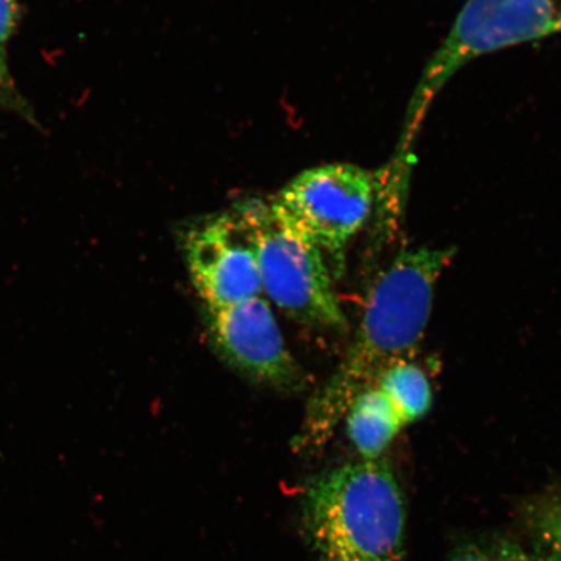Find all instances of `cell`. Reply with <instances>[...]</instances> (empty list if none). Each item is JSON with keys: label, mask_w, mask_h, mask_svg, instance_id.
I'll list each match as a JSON object with an SVG mask.
<instances>
[{"label": "cell", "mask_w": 561, "mask_h": 561, "mask_svg": "<svg viewBox=\"0 0 561 561\" xmlns=\"http://www.w3.org/2000/svg\"><path fill=\"white\" fill-rule=\"evenodd\" d=\"M377 179L353 164L305 171L271 202L273 210L322 252L340 254L369 219Z\"/></svg>", "instance_id": "5"}, {"label": "cell", "mask_w": 561, "mask_h": 561, "mask_svg": "<svg viewBox=\"0 0 561 561\" xmlns=\"http://www.w3.org/2000/svg\"><path fill=\"white\" fill-rule=\"evenodd\" d=\"M20 20L18 0H0V48L7 45L15 33Z\"/></svg>", "instance_id": "12"}, {"label": "cell", "mask_w": 561, "mask_h": 561, "mask_svg": "<svg viewBox=\"0 0 561 561\" xmlns=\"http://www.w3.org/2000/svg\"><path fill=\"white\" fill-rule=\"evenodd\" d=\"M454 249L399 252L377 278L353 346L308 405L294 446L314 450L333 436L355 398L374 388L386 370L409 362L430 322L434 291Z\"/></svg>", "instance_id": "1"}, {"label": "cell", "mask_w": 561, "mask_h": 561, "mask_svg": "<svg viewBox=\"0 0 561 561\" xmlns=\"http://www.w3.org/2000/svg\"><path fill=\"white\" fill-rule=\"evenodd\" d=\"M542 529L545 536L561 550V504L543 517Z\"/></svg>", "instance_id": "13"}, {"label": "cell", "mask_w": 561, "mask_h": 561, "mask_svg": "<svg viewBox=\"0 0 561 561\" xmlns=\"http://www.w3.org/2000/svg\"><path fill=\"white\" fill-rule=\"evenodd\" d=\"M234 210L254 242L263 293L272 304L304 324L345 327L319 245L280 219L271 203L251 201Z\"/></svg>", "instance_id": "4"}, {"label": "cell", "mask_w": 561, "mask_h": 561, "mask_svg": "<svg viewBox=\"0 0 561 561\" xmlns=\"http://www.w3.org/2000/svg\"><path fill=\"white\" fill-rule=\"evenodd\" d=\"M376 388L396 411L403 425L416 423L430 412L433 402L425 371L410 362L396 364L380 377Z\"/></svg>", "instance_id": "9"}, {"label": "cell", "mask_w": 561, "mask_h": 561, "mask_svg": "<svg viewBox=\"0 0 561 561\" xmlns=\"http://www.w3.org/2000/svg\"><path fill=\"white\" fill-rule=\"evenodd\" d=\"M546 561H561V550L557 549L553 551L551 556L546 559Z\"/></svg>", "instance_id": "14"}, {"label": "cell", "mask_w": 561, "mask_h": 561, "mask_svg": "<svg viewBox=\"0 0 561 561\" xmlns=\"http://www.w3.org/2000/svg\"><path fill=\"white\" fill-rule=\"evenodd\" d=\"M560 32L561 0H468L421 76L392 164L409 168L427 110L458 70L483 55Z\"/></svg>", "instance_id": "3"}, {"label": "cell", "mask_w": 561, "mask_h": 561, "mask_svg": "<svg viewBox=\"0 0 561 561\" xmlns=\"http://www.w3.org/2000/svg\"><path fill=\"white\" fill-rule=\"evenodd\" d=\"M206 316L210 342L231 367L271 388H300L298 363L263 296L227 307L206 308Z\"/></svg>", "instance_id": "6"}, {"label": "cell", "mask_w": 561, "mask_h": 561, "mask_svg": "<svg viewBox=\"0 0 561 561\" xmlns=\"http://www.w3.org/2000/svg\"><path fill=\"white\" fill-rule=\"evenodd\" d=\"M186 261L192 283L206 308L263 296L254 242L236 210L188 233Z\"/></svg>", "instance_id": "7"}, {"label": "cell", "mask_w": 561, "mask_h": 561, "mask_svg": "<svg viewBox=\"0 0 561 561\" xmlns=\"http://www.w3.org/2000/svg\"><path fill=\"white\" fill-rule=\"evenodd\" d=\"M450 561H536L520 543L508 538H489L468 543Z\"/></svg>", "instance_id": "10"}, {"label": "cell", "mask_w": 561, "mask_h": 561, "mask_svg": "<svg viewBox=\"0 0 561 561\" xmlns=\"http://www.w3.org/2000/svg\"><path fill=\"white\" fill-rule=\"evenodd\" d=\"M345 419L348 437L364 460L382 458L404 427L376 386L355 398Z\"/></svg>", "instance_id": "8"}, {"label": "cell", "mask_w": 561, "mask_h": 561, "mask_svg": "<svg viewBox=\"0 0 561 561\" xmlns=\"http://www.w3.org/2000/svg\"><path fill=\"white\" fill-rule=\"evenodd\" d=\"M407 512L383 458L314 476L301 496V525L319 561H404Z\"/></svg>", "instance_id": "2"}, {"label": "cell", "mask_w": 561, "mask_h": 561, "mask_svg": "<svg viewBox=\"0 0 561 561\" xmlns=\"http://www.w3.org/2000/svg\"><path fill=\"white\" fill-rule=\"evenodd\" d=\"M0 111L16 115L33 126H39L31 103L13 79L3 48H0Z\"/></svg>", "instance_id": "11"}]
</instances>
